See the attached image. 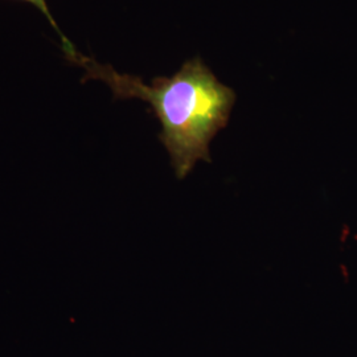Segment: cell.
I'll return each mask as SVG.
<instances>
[{
	"label": "cell",
	"mask_w": 357,
	"mask_h": 357,
	"mask_svg": "<svg viewBox=\"0 0 357 357\" xmlns=\"http://www.w3.org/2000/svg\"><path fill=\"white\" fill-rule=\"evenodd\" d=\"M17 1H26V3H29V4L35 6L38 11L47 17V20L50 22V24L54 28V31L57 32V35L61 38V44H63V51H64L65 57H70V56H73V54L76 53V47L73 45V43L69 41V38L65 36L64 33L60 31L57 23L54 22V17L52 16L50 7H48V4H47V0H17Z\"/></svg>",
	"instance_id": "2"
},
{
	"label": "cell",
	"mask_w": 357,
	"mask_h": 357,
	"mask_svg": "<svg viewBox=\"0 0 357 357\" xmlns=\"http://www.w3.org/2000/svg\"><path fill=\"white\" fill-rule=\"evenodd\" d=\"M68 61L85 70L82 81L105 82L116 100L137 98L151 106L162 125L159 139L178 178H185L199 160L211 162L209 144L227 128L236 93L221 84L200 57L187 61L172 77L153 78L151 85L79 52Z\"/></svg>",
	"instance_id": "1"
}]
</instances>
